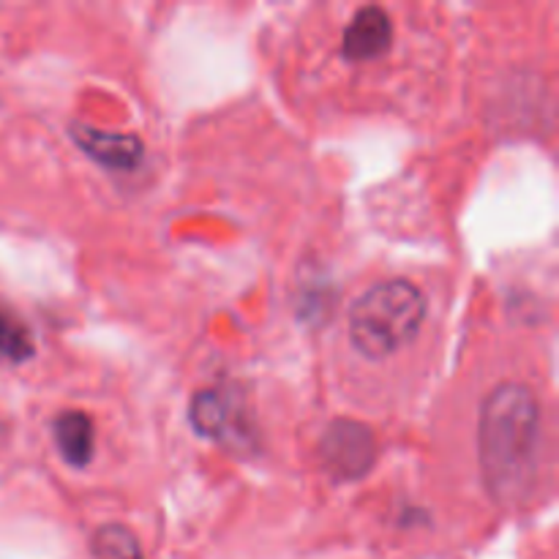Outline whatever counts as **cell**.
<instances>
[{"label":"cell","mask_w":559,"mask_h":559,"mask_svg":"<svg viewBox=\"0 0 559 559\" xmlns=\"http://www.w3.org/2000/svg\"><path fill=\"white\" fill-rule=\"evenodd\" d=\"M189 420L197 435L218 442L229 451H251L254 448V420L249 402L235 388H205L191 399Z\"/></svg>","instance_id":"3957f363"},{"label":"cell","mask_w":559,"mask_h":559,"mask_svg":"<svg viewBox=\"0 0 559 559\" xmlns=\"http://www.w3.org/2000/svg\"><path fill=\"white\" fill-rule=\"evenodd\" d=\"M426 320V298L407 278L374 284L349 309V342L364 358L396 355L418 336Z\"/></svg>","instance_id":"7a4b0ae2"},{"label":"cell","mask_w":559,"mask_h":559,"mask_svg":"<svg viewBox=\"0 0 559 559\" xmlns=\"http://www.w3.org/2000/svg\"><path fill=\"white\" fill-rule=\"evenodd\" d=\"M540 404L530 388L506 382L480 407L478 451L489 495L497 502H519L538 469Z\"/></svg>","instance_id":"6da1fadb"},{"label":"cell","mask_w":559,"mask_h":559,"mask_svg":"<svg viewBox=\"0 0 559 559\" xmlns=\"http://www.w3.org/2000/svg\"><path fill=\"white\" fill-rule=\"evenodd\" d=\"M69 136L87 158L107 169H134L145 156V145L136 134H115L96 126L71 123Z\"/></svg>","instance_id":"5b68a950"},{"label":"cell","mask_w":559,"mask_h":559,"mask_svg":"<svg viewBox=\"0 0 559 559\" xmlns=\"http://www.w3.org/2000/svg\"><path fill=\"white\" fill-rule=\"evenodd\" d=\"M93 557L96 559H142L134 535L120 524H104L93 535Z\"/></svg>","instance_id":"9c48e42d"},{"label":"cell","mask_w":559,"mask_h":559,"mask_svg":"<svg viewBox=\"0 0 559 559\" xmlns=\"http://www.w3.org/2000/svg\"><path fill=\"white\" fill-rule=\"evenodd\" d=\"M33 353H36V344L27 328L5 306H0V360L25 364L33 358Z\"/></svg>","instance_id":"ba28073f"},{"label":"cell","mask_w":559,"mask_h":559,"mask_svg":"<svg viewBox=\"0 0 559 559\" xmlns=\"http://www.w3.org/2000/svg\"><path fill=\"white\" fill-rule=\"evenodd\" d=\"M52 440L66 464L87 467L96 453V429H93L91 415L82 409H66V413L55 415Z\"/></svg>","instance_id":"52a82bcc"},{"label":"cell","mask_w":559,"mask_h":559,"mask_svg":"<svg viewBox=\"0 0 559 559\" xmlns=\"http://www.w3.org/2000/svg\"><path fill=\"white\" fill-rule=\"evenodd\" d=\"M320 462L338 480H360L377 462V435L358 420H333L320 440Z\"/></svg>","instance_id":"277c9868"},{"label":"cell","mask_w":559,"mask_h":559,"mask_svg":"<svg viewBox=\"0 0 559 559\" xmlns=\"http://www.w3.org/2000/svg\"><path fill=\"white\" fill-rule=\"evenodd\" d=\"M393 41V22L380 5L355 11L342 38V55L347 60H374L388 52Z\"/></svg>","instance_id":"8992f818"}]
</instances>
